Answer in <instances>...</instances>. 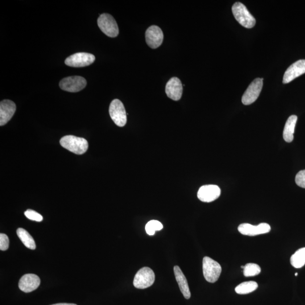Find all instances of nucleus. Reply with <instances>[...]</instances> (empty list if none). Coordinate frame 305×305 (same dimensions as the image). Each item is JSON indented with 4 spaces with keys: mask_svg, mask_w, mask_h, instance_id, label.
<instances>
[{
    "mask_svg": "<svg viewBox=\"0 0 305 305\" xmlns=\"http://www.w3.org/2000/svg\"><path fill=\"white\" fill-rule=\"evenodd\" d=\"M60 144L66 150L79 155L85 153L89 146L86 140L73 135H67L62 138Z\"/></svg>",
    "mask_w": 305,
    "mask_h": 305,
    "instance_id": "obj_1",
    "label": "nucleus"
},
{
    "mask_svg": "<svg viewBox=\"0 0 305 305\" xmlns=\"http://www.w3.org/2000/svg\"><path fill=\"white\" fill-rule=\"evenodd\" d=\"M234 18L241 26L247 28H253L255 24V19L241 2H236L232 7Z\"/></svg>",
    "mask_w": 305,
    "mask_h": 305,
    "instance_id": "obj_2",
    "label": "nucleus"
},
{
    "mask_svg": "<svg viewBox=\"0 0 305 305\" xmlns=\"http://www.w3.org/2000/svg\"><path fill=\"white\" fill-rule=\"evenodd\" d=\"M203 266L206 280L211 283L217 282L222 273L220 264L209 257H205L203 259Z\"/></svg>",
    "mask_w": 305,
    "mask_h": 305,
    "instance_id": "obj_3",
    "label": "nucleus"
},
{
    "mask_svg": "<svg viewBox=\"0 0 305 305\" xmlns=\"http://www.w3.org/2000/svg\"><path fill=\"white\" fill-rule=\"evenodd\" d=\"M97 24L101 31L110 38H115L119 34V28L116 20L110 14L104 13L97 19Z\"/></svg>",
    "mask_w": 305,
    "mask_h": 305,
    "instance_id": "obj_4",
    "label": "nucleus"
},
{
    "mask_svg": "<svg viewBox=\"0 0 305 305\" xmlns=\"http://www.w3.org/2000/svg\"><path fill=\"white\" fill-rule=\"evenodd\" d=\"M109 114L111 118L117 126L123 127L126 125L127 114L125 106L118 99H115L111 102Z\"/></svg>",
    "mask_w": 305,
    "mask_h": 305,
    "instance_id": "obj_5",
    "label": "nucleus"
},
{
    "mask_svg": "<svg viewBox=\"0 0 305 305\" xmlns=\"http://www.w3.org/2000/svg\"><path fill=\"white\" fill-rule=\"evenodd\" d=\"M155 274L150 267H143L138 271L134 280V286L138 289H146L153 284Z\"/></svg>",
    "mask_w": 305,
    "mask_h": 305,
    "instance_id": "obj_6",
    "label": "nucleus"
},
{
    "mask_svg": "<svg viewBox=\"0 0 305 305\" xmlns=\"http://www.w3.org/2000/svg\"><path fill=\"white\" fill-rule=\"evenodd\" d=\"M96 58L88 53H76L66 59L65 63L70 67L83 68L92 64Z\"/></svg>",
    "mask_w": 305,
    "mask_h": 305,
    "instance_id": "obj_7",
    "label": "nucleus"
},
{
    "mask_svg": "<svg viewBox=\"0 0 305 305\" xmlns=\"http://www.w3.org/2000/svg\"><path fill=\"white\" fill-rule=\"evenodd\" d=\"M86 85V81L80 76L64 78L60 82V87L65 91L76 93L83 90Z\"/></svg>",
    "mask_w": 305,
    "mask_h": 305,
    "instance_id": "obj_8",
    "label": "nucleus"
},
{
    "mask_svg": "<svg viewBox=\"0 0 305 305\" xmlns=\"http://www.w3.org/2000/svg\"><path fill=\"white\" fill-rule=\"evenodd\" d=\"M263 86V79L257 78L247 88L242 97V104L249 105L257 100Z\"/></svg>",
    "mask_w": 305,
    "mask_h": 305,
    "instance_id": "obj_9",
    "label": "nucleus"
},
{
    "mask_svg": "<svg viewBox=\"0 0 305 305\" xmlns=\"http://www.w3.org/2000/svg\"><path fill=\"white\" fill-rule=\"evenodd\" d=\"M163 33L157 26H152L146 31V42L152 49H156L160 47L163 43Z\"/></svg>",
    "mask_w": 305,
    "mask_h": 305,
    "instance_id": "obj_10",
    "label": "nucleus"
},
{
    "mask_svg": "<svg viewBox=\"0 0 305 305\" xmlns=\"http://www.w3.org/2000/svg\"><path fill=\"white\" fill-rule=\"evenodd\" d=\"M221 191L216 185H207L202 186L197 193L199 199L204 203H211L221 195Z\"/></svg>",
    "mask_w": 305,
    "mask_h": 305,
    "instance_id": "obj_11",
    "label": "nucleus"
},
{
    "mask_svg": "<svg viewBox=\"0 0 305 305\" xmlns=\"http://www.w3.org/2000/svg\"><path fill=\"white\" fill-rule=\"evenodd\" d=\"M238 230L239 232L244 235L254 236L269 233L271 230V227L265 223H262L257 226L249 224H243L238 226Z\"/></svg>",
    "mask_w": 305,
    "mask_h": 305,
    "instance_id": "obj_12",
    "label": "nucleus"
},
{
    "mask_svg": "<svg viewBox=\"0 0 305 305\" xmlns=\"http://www.w3.org/2000/svg\"><path fill=\"white\" fill-rule=\"evenodd\" d=\"M305 73V60H301L293 64L284 73L283 83L287 84Z\"/></svg>",
    "mask_w": 305,
    "mask_h": 305,
    "instance_id": "obj_13",
    "label": "nucleus"
},
{
    "mask_svg": "<svg viewBox=\"0 0 305 305\" xmlns=\"http://www.w3.org/2000/svg\"><path fill=\"white\" fill-rule=\"evenodd\" d=\"M168 98L172 100L178 101L182 96L183 87L179 78L173 77L167 82L165 89Z\"/></svg>",
    "mask_w": 305,
    "mask_h": 305,
    "instance_id": "obj_14",
    "label": "nucleus"
},
{
    "mask_svg": "<svg viewBox=\"0 0 305 305\" xmlns=\"http://www.w3.org/2000/svg\"><path fill=\"white\" fill-rule=\"evenodd\" d=\"M16 111V105L13 101L9 100H3L0 103V126L5 125Z\"/></svg>",
    "mask_w": 305,
    "mask_h": 305,
    "instance_id": "obj_15",
    "label": "nucleus"
},
{
    "mask_svg": "<svg viewBox=\"0 0 305 305\" xmlns=\"http://www.w3.org/2000/svg\"><path fill=\"white\" fill-rule=\"evenodd\" d=\"M40 284V279L35 274H26L20 278L19 288L20 290L25 293L34 291L38 288Z\"/></svg>",
    "mask_w": 305,
    "mask_h": 305,
    "instance_id": "obj_16",
    "label": "nucleus"
},
{
    "mask_svg": "<svg viewBox=\"0 0 305 305\" xmlns=\"http://www.w3.org/2000/svg\"><path fill=\"white\" fill-rule=\"evenodd\" d=\"M174 271L176 281L178 282L180 290L185 299L187 300L190 299L191 296V292L189 290L187 279L185 278L182 271L181 270L179 266H175L174 267Z\"/></svg>",
    "mask_w": 305,
    "mask_h": 305,
    "instance_id": "obj_17",
    "label": "nucleus"
},
{
    "mask_svg": "<svg viewBox=\"0 0 305 305\" xmlns=\"http://www.w3.org/2000/svg\"><path fill=\"white\" fill-rule=\"evenodd\" d=\"M298 121L296 115H291L288 119L283 131V138L287 143H291L294 139L295 129Z\"/></svg>",
    "mask_w": 305,
    "mask_h": 305,
    "instance_id": "obj_18",
    "label": "nucleus"
},
{
    "mask_svg": "<svg viewBox=\"0 0 305 305\" xmlns=\"http://www.w3.org/2000/svg\"><path fill=\"white\" fill-rule=\"evenodd\" d=\"M16 233L20 240L22 241L23 244L25 245L27 248L32 250L36 249V244L34 239L31 236L26 230L19 228L16 230Z\"/></svg>",
    "mask_w": 305,
    "mask_h": 305,
    "instance_id": "obj_19",
    "label": "nucleus"
},
{
    "mask_svg": "<svg viewBox=\"0 0 305 305\" xmlns=\"http://www.w3.org/2000/svg\"><path fill=\"white\" fill-rule=\"evenodd\" d=\"M291 263L296 269H300L305 265V248L299 249L292 255Z\"/></svg>",
    "mask_w": 305,
    "mask_h": 305,
    "instance_id": "obj_20",
    "label": "nucleus"
},
{
    "mask_svg": "<svg viewBox=\"0 0 305 305\" xmlns=\"http://www.w3.org/2000/svg\"><path fill=\"white\" fill-rule=\"evenodd\" d=\"M258 284L253 281L246 282L239 284L235 288V291L239 295H246L256 290Z\"/></svg>",
    "mask_w": 305,
    "mask_h": 305,
    "instance_id": "obj_21",
    "label": "nucleus"
},
{
    "mask_svg": "<svg viewBox=\"0 0 305 305\" xmlns=\"http://www.w3.org/2000/svg\"><path fill=\"white\" fill-rule=\"evenodd\" d=\"M261 269L257 264L248 263L244 266V275L246 277H254L261 273Z\"/></svg>",
    "mask_w": 305,
    "mask_h": 305,
    "instance_id": "obj_22",
    "label": "nucleus"
},
{
    "mask_svg": "<svg viewBox=\"0 0 305 305\" xmlns=\"http://www.w3.org/2000/svg\"><path fill=\"white\" fill-rule=\"evenodd\" d=\"M163 229V225L160 222L152 220L148 223L146 226L147 233L149 235H154L156 230H160Z\"/></svg>",
    "mask_w": 305,
    "mask_h": 305,
    "instance_id": "obj_23",
    "label": "nucleus"
},
{
    "mask_svg": "<svg viewBox=\"0 0 305 305\" xmlns=\"http://www.w3.org/2000/svg\"><path fill=\"white\" fill-rule=\"evenodd\" d=\"M24 215L28 218V219L34 221L36 222H42L43 220V217L41 214L34 210L28 209L24 212Z\"/></svg>",
    "mask_w": 305,
    "mask_h": 305,
    "instance_id": "obj_24",
    "label": "nucleus"
},
{
    "mask_svg": "<svg viewBox=\"0 0 305 305\" xmlns=\"http://www.w3.org/2000/svg\"><path fill=\"white\" fill-rule=\"evenodd\" d=\"M9 240L5 234H0V249L5 251L9 248Z\"/></svg>",
    "mask_w": 305,
    "mask_h": 305,
    "instance_id": "obj_25",
    "label": "nucleus"
},
{
    "mask_svg": "<svg viewBox=\"0 0 305 305\" xmlns=\"http://www.w3.org/2000/svg\"><path fill=\"white\" fill-rule=\"evenodd\" d=\"M295 181L298 186L305 188V170L300 171L296 175Z\"/></svg>",
    "mask_w": 305,
    "mask_h": 305,
    "instance_id": "obj_26",
    "label": "nucleus"
},
{
    "mask_svg": "<svg viewBox=\"0 0 305 305\" xmlns=\"http://www.w3.org/2000/svg\"><path fill=\"white\" fill-rule=\"evenodd\" d=\"M52 305H77L76 304H67V303H61V304H57Z\"/></svg>",
    "mask_w": 305,
    "mask_h": 305,
    "instance_id": "obj_27",
    "label": "nucleus"
},
{
    "mask_svg": "<svg viewBox=\"0 0 305 305\" xmlns=\"http://www.w3.org/2000/svg\"><path fill=\"white\" fill-rule=\"evenodd\" d=\"M298 273H296V274H295V276H296V277H297V276H298Z\"/></svg>",
    "mask_w": 305,
    "mask_h": 305,
    "instance_id": "obj_28",
    "label": "nucleus"
}]
</instances>
